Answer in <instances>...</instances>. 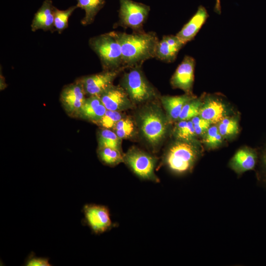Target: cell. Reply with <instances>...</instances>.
Wrapping results in <instances>:
<instances>
[{
	"mask_svg": "<svg viewBox=\"0 0 266 266\" xmlns=\"http://www.w3.org/2000/svg\"><path fill=\"white\" fill-rule=\"evenodd\" d=\"M113 32L121 45L123 64L125 68L141 66L146 60L155 58L159 41L156 33L144 31L131 33Z\"/></svg>",
	"mask_w": 266,
	"mask_h": 266,
	"instance_id": "1",
	"label": "cell"
},
{
	"mask_svg": "<svg viewBox=\"0 0 266 266\" xmlns=\"http://www.w3.org/2000/svg\"><path fill=\"white\" fill-rule=\"evenodd\" d=\"M88 43L99 57L103 70L125 69L121 45L113 31L92 37Z\"/></svg>",
	"mask_w": 266,
	"mask_h": 266,
	"instance_id": "2",
	"label": "cell"
},
{
	"mask_svg": "<svg viewBox=\"0 0 266 266\" xmlns=\"http://www.w3.org/2000/svg\"><path fill=\"white\" fill-rule=\"evenodd\" d=\"M199 155V150L194 142L178 140L169 148L164 163L172 172L183 174L192 169Z\"/></svg>",
	"mask_w": 266,
	"mask_h": 266,
	"instance_id": "3",
	"label": "cell"
},
{
	"mask_svg": "<svg viewBox=\"0 0 266 266\" xmlns=\"http://www.w3.org/2000/svg\"><path fill=\"white\" fill-rule=\"evenodd\" d=\"M121 80V85L133 103H142L151 100L157 96V93L147 80L141 66L129 68Z\"/></svg>",
	"mask_w": 266,
	"mask_h": 266,
	"instance_id": "4",
	"label": "cell"
},
{
	"mask_svg": "<svg viewBox=\"0 0 266 266\" xmlns=\"http://www.w3.org/2000/svg\"><path fill=\"white\" fill-rule=\"evenodd\" d=\"M139 119L145 138L152 145L158 144L164 138L167 130L166 121L162 112L150 106L140 113Z\"/></svg>",
	"mask_w": 266,
	"mask_h": 266,
	"instance_id": "5",
	"label": "cell"
},
{
	"mask_svg": "<svg viewBox=\"0 0 266 266\" xmlns=\"http://www.w3.org/2000/svg\"><path fill=\"white\" fill-rule=\"evenodd\" d=\"M119 1L118 25L130 28L133 32L143 31V26L148 18L150 6L132 0H119Z\"/></svg>",
	"mask_w": 266,
	"mask_h": 266,
	"instance_id": "6",
	"label": "cell"
},
{
	"mask_svg": "<svg viewBox=\"0 0 266 266\" xmlns=\"http://www.w3.org/2000/svg\"><path fill=\"white\" fill-rule=\"evenodd\" d=\"M124 162L140 178L160 182L154 172L157 159L149 154L133 147L124 155Z\"/></svg>",
	"mask_w": 266,
	"mask_h": 266,
	"instance_id": "7",
	"label": "cell"
},
{
	"mask_svg": "<svg viewBox=\"0 0 266 266\" xmlns=\"http://www.w3.org/2000/svg\"><path fill=\"white\" fill-rule=\"evenodd\" d=\"M86 95L83 84L79 78L64 87L60 94V99L68 116L77 118L86 98Z\"/></svg>",
	"mask_w": 266,
	"mask_h": 266,
	"instance_id": "8",
	"label": "cell"
},
{
	"mask_svg": "<svg viewBox=\"0 0 266 266\" xmlns=\"http://www.w3.org/2000/svg\"><path fill=\"white\" fill-rule=\"evenodd\" d=\"M83 212L86 224L95 234L102 233L113 226L109 210L104 205L85 204L83 208Z\"/></svg>",
	"mask_w": 266,
	"mask_h": 266,
	"instance_id": "9",
	"label": "cell"
},
{
	"mask_svg": "<svg viewBox=\"0 0 266 266\" xmlns=\"http://www.w3.org/2000/svg\"><path fill=\"white\" fill-rule=\"evenodd\" d=\"M123 69L103 70L102 72L79 78L86 95L99 96L113 85V83Z\"/></svg>",
	"mask_w": 266,
	"mask_h": 266,
	"instance_id": "10",
	"label": "cell"
},
{
	"mask_svg": "<svg viewBox=\"0 0 266 266\" xmlns=\"http://www.w3.org/2000/svg\"><path fill=\"white\" fill-rule=\"evenodd\" d=\"M195 66L196 61L193 57L185 56L171 78L170 84L172 87L192 94Z\"/></svg>",
	"mask_w": 266,
	"mask_h": 266,
	"instance_id": "11",
	"label": "cell"
},
{
	"mask_svg": "<svg viewBox=\"0 0 266 266\" xmlns=\"http://www.w3.org/2000/svg\"><path fill=\"white\" fill-rule=\"evenodd\" d=\"M99 97L107 110L122 111L133 106V102L121 86L112 85Z\"/></svg>",
	"mask_w": 266,
	"mask_h": 266,
	"instance_id": "12",
	"label": "cell"
},
{
	"mask_svg": "<svg viewBox=\"0 0 266 266\" xmlns=\"http://www.w3.org/2000/svg\"><path fill=\"white\" fill-rule=\"evenodd\" d=\"M208 17L209 14L205 7L202 5H199L196 13L176 35L186 44L195 38Z\"/></svg>",
	"mask_w": 266,
	"mask_h": 266,
	"instance_id": "13",
	"label": "cell"
},
{
	"mask_svg": "<svg viewBox=\"0 0 266 266\" xmlns=\"http://www.w3.org/2000/svg\"><path fill=\"white\" fill-rule=\"evenodd\" d=\"M56 8L51 0H45L34 15L31 25V30L35 32L41 30L54 32Z\"/></svg>",
	"mask_w": 266,
	"mask_h": 266,
	"instance_id": "14",
	"label": "cell"
},
{
	"mask_svg": "<svg viewBox=\"0 0 266 266\" xmlns=\"http://www.w3.org/2000/svg\"><path fill=\"white\" fill-rule=\"evenodd\" d=\"M185 45L176 35H164L157 44L155 58L166 63L173 62Z\"/></svg>",
	"mask_w": 266,
	"mask_h": 266,
	"instance_id": "15",
	"label": "cell"
},
{
	"mask_svg": "<svg viewBox=\"0 0 266 266\" xmlns=\"http://www.w3.org/2000/svg\"><path fill=\"white\" fill-rule=\"evenodd\" d=\"M258 161L257 152L254 149L244 147L239 149L230 162V166L237 174L253 170Z\"/></svg>",
	"mask_w": 266,
	"mask_h": 266,
	"instance_id": "16",
	"label": "cell"
},
{
	"mask_svg": "<svg viewBox=\"0 0 266 266\" xmlns=\"http://www.w3.org/2000/svg\"><path fill=\"white\" fill-rule=\"evenodd\" d=\"M226 108L223 102L215 98L209 97L202 103L199 116L211 124H217L226 117Z\"/></svg>",
	"mask_w": 266,
	"mask_h": 266,
	"instance_id": "17",
	"label": "cell"
},
{
	"mask_svg": "<svg viewBox=\"0 0 266 266\" xmlns=\"http://www.w3.org/2000/svg\"><path fill=\"white\" fill-rule=\"evenodd\" d=\"M106 110L99 96H89L86 98L77 118L94 123L101 118Z\"/></svg>",
	"mask_w": 266,
	"mask_h": 266,
	"instance_id": "18",
	"label": "cell"
},
{
	"mask_svg": "<svg viewBox=\"0 0 266 266\" xmlns=\"http://www.w3.org/2000/svg\"><path fill=\"white\" fill-rule=\"evenodd\" d=\"M195 98L192 94L186 93L181 96H164L161 98V102L168 117L172 120H178L185 104Z\"/></svg>",
	"mask_w": 266,
	"mask_h": 266,
	"instance_id": "19",
	"label": "cell"
},
{
	"mask_svg": "<svg viewBox=\"0 0 266 266\" xmlns=\"http://www.w3.org/2000/svg\"><path fill=\"white\" fill-rule=\"evenodd\" d=\"M77 6L85 12V15L81 21L83 26L93 23L98 12L104 6L105 0H76Z\"/></svg>",
	"mask_w": 266,
	"mask_h": 266,
	"instance_id": "20",
	"label": "cell"
},
{
	"mask_svg": "<svg viewBox=\"0 0 266 266\" xmlns=\"http://www.w3.org/2000/svg\"><path fill=\"white\" fill-rule=\"evenodd\" d=\"M122 139L111 129L101 128L98 133V148L109 147L122 151Z\"/></svg>",
	"mask_w": 266,
	"mask_h": 266,
	"instance_id": "21",
	"label": "cell"
},
{
	"mask_svg": "<svg viewBox=\"0 0 266 266\" xmlns=\"http://www.w3.org/2000/svg\"><path fill=\"white\" fill-rule=\"evenodd\" d=\"M173 133L178 140L194 142L197 137L191 120L179 121L174 127Z\"/></svg>",
	"mask_w": 266,
	"mask_h": 266,
	"instance_id": "22",
	"label": "cell"
},
{
	"mask_svg": "<svg viewBox=\"0 0 266 266\" xmlns=\"http://www.w3.org/2000/svg\"><path fill=\"white\" fill-rule=\"evenodd\" d=\"M98 155L100 161L107 166H113L124 162L122 151L114 148H98Z\"/></svg>",
	"mask_w": 266,
	"mask_h": 266,
	"instance_id": "23",
	"label": "cell"
},
{
	"mask_svg": "<svg viewBox=\"0 0 266 266\" xmlns=\"http://www.w3.org/2000/svg\"><path fill=\"white\" fill-rule=\"evenodd\" d=\"M77 8L78 7L76 5L70 6L66 10H60L56 8L54 18L55 32L61 34L68 27V19Z\"/></svg>",
	"mask_w": 266,
	"mask_h": 266,
	"instance_id": "24",
	"label": "cell"
},
{
	"mask_svg": "<svg viewBox=\"0 0 266 266\" xmlns=\"http://www.w3.org/2000/svg\"><path fill=\"white\" fill-rule=\"evenodd\" d=\"M113 130L119 138L127 139L134 133L135 126L130 117H124L116 123Z\"/></svg>",
	"mask_w": 266,
	"mask_h": 266,
	"instance_id": "25",
	"label": "cell"
},
{
	"mask_svg": "<svg viewBox=\"0 0 266 266\" xmlns=\"http://www.w3.org/2000/svg\"><path fill=\"white\" fill-rule=\"evenodd\" d=\"M217 127L224 138L232 137L239 131L238 121L232 117H225L217 124Z\"/></svg>",
	"mask_w": 266,
	"mask_h": 266,
	"instance_id": "26",
	"label": "cell"
},
{
	"mask_svg": "<svg viewBox=\"0 0 266 266\" xmlns=\"http://www.w3.org/2000/svg\"><path fill=\"white\" fill-rule=\"evenodd\" d=\"M202 101L196 97L186 102L182 108L178 120H189L199 115Z\"/></svg>",
	"mask_w": 266,
	"mask_h": 266,
	"instance_id": "27",
	"label": "cell"
},
{
	"mask_svg": "<svg viewBox=\"0 0 266 266\" xmlns=\"http://www.w3.org/2000/svg\"><path fill=\"white\" fill-rule=\"evenodd\" d=\"M124 117L122 111L107 110L101 118L94 124L101 128L113 129L116 123Z\"/></svg>",
	"mask_w": 266,
	"mask_h": 266,
	"instance_id": "28",
	"label": "cell"
},
{
	"mask_svg": "<svg viewBox=\"0 0 266 266\" xmlns=\"http://www.w3.org/2000/svg\"><path fill=\"white\" fill-rule=\"evenodd\" d=\"M203 136L204 144L210 149H214L219 146L224 139L219 131L217 125L211 126Z\"/></svg>",
	"mask_w": 266,
	"mask_h": 266,
	"instance_id": "29",
	"label": "cell"
},
{
	"mask_svg": "<svg viewBox=\"0 0 266 266\" xmlns=\"http://www.w3.org/2000/svg\"><path fill=\"white\" fill-rule=\"evenodd\" d=\"M191 121L197 136H203L211 125L199 115L193 117Z\"/></svg>",
	"mask_w": 266,
	"mask_h": 266,
	"instance_id": "30",
	"label": "cell"
},
{
	"mask_svg": "<svg viewBox=\"0 0 266 266\" xmlns=\"http://www.w3.org/2000/svg\"><path fill=\"white\" fill-rule=\"evenodd\" d=\"M26 266H50L49 259L36 257L33 253H31L27 259Z\"/></svg>",
	"mask_w": 266,
	"mask_h": 266,
	"instance_id": "31",
	"label": "cell"
},
{
	"mask_svg": "<svg viewBox=\"0 0 266 266\" xmlns=\"http://www.w3.org/2000/svg\"><path fill=\"white\" fill-rule=\"evenodd\" d=\"M260 165L261 171L259 173V180L266 184V146L260 157Z\"/></svg>",
	"mask_w": 266,
	"mask_h": 266,
	"instance_id": "32",
	"label": "cell"
},
{
	"mask_svg": "<svg viewBox=\"0 0 266 266\" xmlns=\"http://www.w3.org/2000/svg\"><path fill=\"white\" fill-rule=\"evenodd\" d=\"M221 0H216L214 7V11L218 14H221Z\"/></svg>",
	"mask_w": 266,
	"mask_h": 266,
	"instance_id": "33",
	"label": "cell"
}]
</instances>
